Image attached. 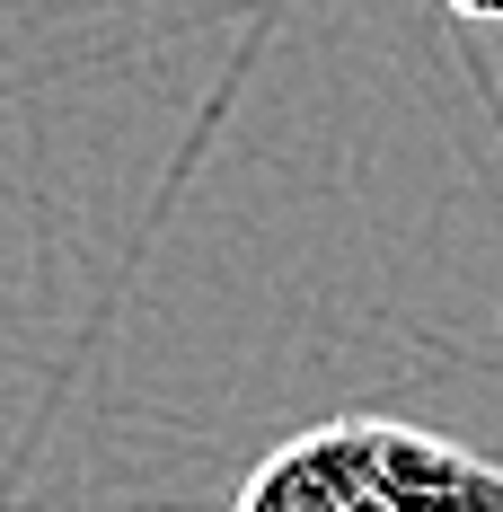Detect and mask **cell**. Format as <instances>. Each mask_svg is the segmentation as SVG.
Masks as SVG:
<instances>
[{
    "label": "cell",
    "mask_w": 503,
    "mask_h": 512,
    "mask_svg": "<svg viewBox=\"0 0 503 512\" xmlns=\"http://www.w3.org/2000/svg\"><path fill=\"white\" fill-rule=\"evenodd\" d=\"M230 512H503V460L406 415H327L274 442Z\"/></svg>",
    "instance_id": "6da1fadb"
},
{
    "label": "cell",
    "mask_w": 503,
    "mask_h": 512,
    "mask_svg": "<svg viewBox=\"0 0 503 512\" xmlns=\"http://www.w3.org/2000/svg\"><path fill=\"white\" fill-rule=\"evenodd\" d=\"M459 9H477V18H503V0H459Z\"/></svg>",
    "instance_id": "7a4b0ae2"
}]
</instances>
